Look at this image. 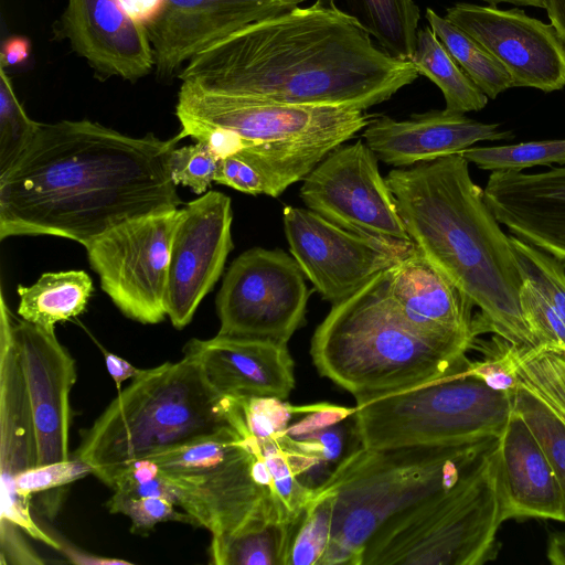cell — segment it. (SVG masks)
I'll return each instance as SVG.
<instances>
[{
  "mask_svg": "<svg viewBox=\"0 0 565 565\" xmlns=\"http://www.w3.org/2000/svg\"><path fill=\"white\" fill-rule=\"evenodd\" d=\"M182 138L132 137L87 119L40 124L0 175V239L49 235L85 247L126 221L178 209L169 161Z\"/></svg>",
  "mask_w": 565,
  "mask_h": 565,
  "instance_id": "obj_1",
  "label": "cell"
},
{
  "mask_svg": "<svg viewBox=\"0 0 565 565\" xmlns=\"http://www.w3.org/2000/svg\"><path fill=\"white\" fill-rule=\"evenodd\" d=\"M418 75L329 0H316L218 40L178 77L224 95L366 110Z\"/></svg>",
  "mask_w": 565,
  "mask_h": 565,
  "instance_id": "obj_2",
  "label": "cell"
},
{
  "mask_svg": "<svg viewBox=\"0 0 565 565\" xmlns=\"http://www.w3.org/2000/svg\"><path fill=\"white\" fill-rule=\"evenodd\" d=\"M461 153L385 177L419 253L479 308L484 333L540 348L520 303L522 278L505 235Z\"/></svg>",
  "mask_w": 565,
  "mask_h": 565,
  "instance_id": "obj_3",
  "label": "cell"
},
{
  "mask_svg": "<svg viewBox=\"0 0 565 565\" xmlns=\"http://www.w3.org/2000/svg\"><path fill=\"white\" fill-rule=\"evenodd\" d=\"M232 398L217 393L188 354L142 370L82 434L74 457L107 487L136 460L231 424Z\"/></svg>",
  "mask_w": 565,
  "mask_h": 565,
  "instance_id": "obj_4",
  "label": "cell"
},
{
  "mask_svg": "<svg viewBox=\"0 0 565 565\" xmlns=\"http://www.w3.org/2000/svg\"><path fill=\"white\" fill-rule=\"evenodd\" d=\"M390 274L391 268L332 305L311 339L319 374L355 403L457 374L470 362L428 343L399 319L388 295Z\"/></svg>",
  "mask_w": 565,
  "mask_h": 565,
  "instance_id": "obj_5",
  "label": "cell"
},
{
  "mask_svg": "<svg viewBox=\"0 0 565 565\" xmlns=\"http://www.w3.org/2000/svg\"><path fill=\"white\" fill-rule=\"evenodd\" d=\"M498 438L457 446L358 449L316 487L333 497L324 565H362L366 544L392 516L458 482Z\"/></svg>",
  "mask_w": 565,
  "mask_h": 565,
  "instance_id": "obj_6",
  "label": "cell"
},
{
  "mask_svg": "<svg viewBox=\"0 0 565 565\" xmlns=\"http://www.w3.org/2000/svg\"><path fill=\"white\" fill-rule=\"evenodd\" d=\"M503 522L495 443L452 487L388 519L362 565H481L495 558Z\"/></svg>",
  "mask_w": 565,
  "mask_h": 565,
  "instance_id": "obj_7",
  "label": "cell"
},
{
  "mask_svg": "<svg viewBox=\"0 0 565 565\" xmlns=\"http://www.w3.org/2000/svg\"><path fill=\"white\" fill-rule=\"evenodd\" d=\"M236 451L218 466L186 478H167L175 504L211 533L210 558L233 537L269 524L294 525L315 488L294 472L277 438L258 439L241 424Z\"/></svg>",
  "mask_w": 565,
  "mask_h": 565,
  "instance_id": "obj_8",
  "label": "cell"
},
{
  "mask_svg": "<svg viewBox=\"0 0 565 565\" xmlns=\"http://www.w3.org/2000/svg\"><path fill=\"white\" fill-rule=\"evenodd\" d=\"M512 411V395L459 372L355 403L352 417L365 448L457 446L498 438Z\"/></svg>",
  "mask_w": 565,
  "mask_h": 565,
  "instance_id": "obj_9",
  "label": "cell"
},
{
  "mask_svg": "<svg viewBox=\"0 0 565 565\" xmlns=\"http://www.w3.org/2000/svg\"><path fill=\"white\" fill-rule=\"evenodd\" d=\"M175 115L183 138L220 130L237 137L243 147L331 138L345 142L371 120L365 110L358 108L224 95L190 82L180 86Z\"/></svg>",
  "mask_w": 565,
  "mask_h": 565,
  "instance_id": "obj_10",
  "label": "cell"
},
{
  "mask_svg": "<svg viewBox=\"0 0 565 565\" xmlns=\"http://www.w3.org/2000/svg\"><path fill=\"white\" fill-rule=\"evenodd\" d=\"M310 294L292 256L247 249L233 260L217 292V334L288 343L306 322Z\"/></svg>",
  "mask_w": 565,
  "mask_h": 565,
  "instance_id": "obj_11",
  "label": "cell"
},
{
  "mask_svg": "<svg viewBox=\"0 0 565 565\" xmlns=\"http://www.w3.org/2000/svg\"><path fill=\"white\" fill-rule=\"evenodd\" d=\"M179 207L126 221L85 248L102 289L129 319L145 324L167 316L166 290Z\"/></svg>",
  "mask_w": 565,
  "mask_h": 565,
  "instance_id": "obj_12",
  "label": "cell"
},
{
  "mask_svg": "<svg viewBox=\"0 0 565 565\" xmlns=\"http://www.w3.org/2000/svg\"><path fill=\"white\" fill-rule=\"evenodd\" d=\"M282 223L291 256L331 305L348 299L415 249L412 241L348 231L308 207L286 205Z\"/></svg>",
  "mask_w": 565,
  "mask_h": 565,
  "instance_id": "obj_13",
  "label": "cell"
},
{
  "mask_svg": "<svg viewBox=\"0 0 565 565\" xmlns=\"http://www.w3.org/2000/svg\"><path fill=\"white\" fill-rule=\"evenodd\" d=\"M377 161L360 139L341 145L303 178L300 198L309 210L348 231L412 241Z\"/></svg>",
  "mask_w": 565,
  "mask_h": 565,
  "instance_id": "obj_14",
  "label": "cell"
},
{
  "mask_svg": "<svg viewBox=\"0 0 565 565\" xmlns=\"http://www.w3.org/2000/svg\"><path fill=\"white\" fill-rule=\"evenodd\" d=\"M232 203L209 190L179 209L166 290V312L172 326H188L203 298L221 277L233 249Z\"/></svg>",
  "mask_w": 565,
  "mask_h": 565,
  "instance_id": "obj_15",
  "label": "cell"
},
{
  "mask_svg": "<svg viewBox=\"0 0 565 565\" xmlns=\"http://www.w3.org/2000/svg\"><path fill=\"white\" fill-rule=\"evenodd\" d=\"M446 19L487 49L508 71L514 87L544 93L565 86V46L552 24L521 9L458 2Z\"/></svg>",
  "mask_w": 565,
  "mask_h": 565,
  "instance_id": "obj_16",
  "label": "cell"
},
{
  "mask_svg": "<svg viewBox=\"0 0 565 565\" xmlns=\"http://www.w3.org/2000/svg\"><path fill=\"white\" fill-rule=\"evenodd\" d=\"M388 295L399 319L444 351L465 356L483 334L473 302L416 246L391 268Z\"/></svg>",
  "mask_w": 565,
  "mask_h": 565,
  "instance_id": "obj_17",
  "label": "cell"
},
{
  "mask_svg": "<svg viewBox=\"0 0 565 565\" xmlns=\"http://www.w3.org/2000/svg\"><path fill=\"white\" fill-rule=\"evenodd\" d=\"M10 331L32 409L36 466L67 460L75 361L57 340L55 330L12 317Z\"/></svg>",
  "mask_w": 565,
  "mask_h": 565,
  "instance_id": "obj_18",
  "label": "cell"
},
{
  "mask_svg": "<svg viewBox=\"0 0 565 565\" xmlns=\"http://www.w3.org/2000/svg\"><path fill=\"white\" fill-rule=\"evenodd\" d=\"M303 0H162L145 23L154 70L172 77L201 51L254 22L290 11Z\"/></svg>",
  "mask_w": 565,
  "mask_h": 565,
  "instance_id": "obj_19",
  "label": "cell"
},
{
  "mask_svg": "<svg viewBox=\"0 0 565 565\" xmlns=\"http://www.w3.org/2000/svg\"><path fill=\"white\" fill-rule=\"evenodd\" d=\"M60 33L99 78L135 82L154 68L148 31L121 0H67Z\"/></svg>",
  "mask_w": 565,
  "mask_h": 565,
  "instance_id": "obj_20",
  "label": "cell"
},
{
  "mask_svg": "<svg viewBox=\"0 0 565 565\" xmlns=\"http://www.w3.org/2000/svg\"><path fill=\"white\" fill-rule=\"evenodd\" d=\"M287 344L216 334L207 340H190L184 354L198 361L207 383L221 395L287 399L296 383Z\"/></svg>",
  "mask_w": 565,
  "mask_h": 565,
  "instance_id": "obj_21",
  "label": "cell"
},
{
  "mask_svg": "<svg viewBox=\"0 0 565 565\" xmlns=\"http://www.w3.org/2000/svg\"><path fill=\"white\" fill-rule=\"evenodd\" d=\"M12 315L1 297L0 322V522L31 530V501L20 497L14 478L38 465L36 438L29 393L11 338Z\"/></svg>",
  "mask_w": 565,
  "mask_h": 565,
  "instance_id": "obj_22",
  "label": "cell"
},
{
  "mask_svg": "<svg viewBox=\"0 0 565 565\" xmlns=\"http://www.w3.org/2000/svg\"><path fill=\"white\" fill-rule=\"evenodd\" d=\"M483 198L511 234L565 264V166L539 173L492 171Z\"/></svg>",
  "mask_w": 565,
  "mask_h": 565,
  "instance_id": "obj_23",
  "label": "cell"
},
{
  "mask_svg": "<svg viewBox=\"0 0 565 565\" xmlns=\"http://www.w3.org/2000/svg\"><path fill=\"white\" fill-rule=\"evenodd\" d=\"M363 137L379 160L395 168L458 154L479 141L514 138L498 124H484L447 109L413 114L403 120L375 117L364 128Z\"/></svg>",
  "mask_w": 565,
  "mask_h": 565,
  "instance_id": "obj_24",
  "label": "cell"
},
{
  "mask_svg": "<svg viewBox=\"0 0 565 565\" xmlns=\"http://www.w3.org/2000/svg\"><path fill=\"white\" fill-rule=\"evenodd\" d=\"M504 520L542 518L563 522L557 476L537 439L514 411L497 439Z\"/></svg>",
  "mask_w": 565,
  "mask_h": 565,
  "instance_id": "obj_25",
  "label": "cell"
},
{
  "mask_svg": "<svg viewBox=\"0 0 565 565\" xmlns=\"http://www.w3.org/2000/svg\"><path fill=\"white\" fill-rule=\"evenodd\" d=\"M513 353L519 377L513 411L524 419L557 476L565 522V356L515 344Z\"/></svg>",
  "mask_w": 565,
  "mask_h": 565,
  "instance_id": "obj_26",
  "label": "cell"
},
{
  "mask_svg": "<svg viewBox=\"0 0 565 565\" xmlns=\"http://www.w3.org/2000/svg\"><path fill=\"white\" fill-rule=\"evenodd\" d=\"M341 139H320L288 143H249L220 159L215 183L236 191L277 198L303 178Z\"/></svg>",
  "mask_w": 565,
  "mask_h": 565,
  "instance_id": "obj_27",
  "label": "cell"
},
{
  "mask_svg": "<svg viewBox=\"0 0 565 565\" xmlns=\"http://www.w3.org/2000/svg\"><path fill=\"white\" fill-rule=\"evenodd\" d=\"M522 278L520 303L537 347L565 356V264L510 235Z\"/></svg>",
  "mask_w": 565,
  "mask_h": 565,
  "instance_id": "obj_28",
  "label": "cell"
},
{
  "mask_svg": "<svg viewBox=\"0 0 565 565\" xmlns=\"http://www.w3.org/2000/svg\"><path fill=\"white\" fill-rule=\"evenodd\" d=\"M93 281L84 270L44 273L30 286L19 285L18 315L21 319L55 330L86 309L93 292Z\"/></svg>",
  "mask_w": 565,
  "mask_h": 565,
  "instance_id": "obj_29",
  "label": "cell"
},
{
  "mask_svg": "<svg viewBox=\"0 0 565 565\" xmlns=\"http://www.w3.org/2000/svg\"><path fill=\"white\" fill-rule=\"evenodd\" d=\"M329 1L353 19L386 54L411 62L420 19L414 0Z\"/></svg>",
  "mask_w": 565,
  "mask_h": 565,
  "instance_id": "obj_30",
  "label": "cell"
},
{
  "mask_svg": "<svg viewBox=\"0 0 565 565\" xmlns=\"http://www.w3.org/2000/svg\"><path fill=\"white\" fill-rule=\"evenodd\" d=\"M411 62L419 73L441 90L447 110L457 113L479 111L488 97L458 65L430 26L418 29Z\"/></svg>",
  "mask_w": 565,
  "mask_h": 565,
  "instance_id": "obj_31",
  "label": "cell"
},
{
  "mask_svg": "<svg viewBox=\"0 0 565 565\" xmlns=\"http://www.w3.org/2000/svg\"><path fill=\"white\" fill-rule=\"evenodd\" d=\"M425 18L458 65L488 98L494 99L514 87L504 66L478 41L431 8L426 9Z\"/></svg>",
  "mask_w": 565,
  "mask_h": 565,
  "instance_id": "obj_32",
  "label": "cell"
},
{
  "mask_svg": "<svg viewBox=\"0 0 565 565\" xmlns=\"http://www.w3.org/2000/svg\"><path fill=\"white\" fill-rule=\"evenodd\" d=\"M242 438V430L230 424L216 433L147 458L153 460L168 477H192L225 461L239 447Z\"/></svg>",
  "mask_w": 565,
  "mask_h": 565,
  "instance_id": "obj_33",
  "label": "cell"
},
{
  "mask_svg": "<svg viewBox=\"0 0 565 565\" xmlns=\"http://www.w3.org/2000/svg\"><path fill=\"white\" fill-rule=\"evenodd\" d=\"M296 524V523H295ZM294 525L269 524L231 539L210 563L216 565H287Z\"/></svg>",
  "mask_w": 565,
  "mask_h": 565,
  "instance_id": "obj_34",
  "label": "cell"
},
{
  "mask_svg": "<svg viewBox=\"0 0 565 565\" xmlns=\"http://www.w3.org/2000/svg\"><path fill=\"white\" fill-rule=\"evenodd\" d=\"M333 497L315 488L295 524L287 565H324L331 540Z\"/></svg>",
  "mask_w": 565,
  "mask_h": 565,
  "instance_id": "obj_35",
  "label": "cell"
},
{
  "mask_svg": "<svg viewBox=\"0 0 565 565\" xmlns=\"http://www.w3.org/2000/svg\"><path fill=\"white\" fill-rule=\"evenodd\" d=\"M468 162L489 171H522L534 166H565V139L527 141L508 146L470 147L461 152Z\"/></svg>",
  "mask_w": 565,
  "mask_h": 565,
  "instance_id": "obj_36",
  "label": "cell"
},
{
  "mask_svg": "<svg viewBox=\"0 0 565 565\" xmlns=\"http://www.w3.org/2000/svg\"><path fill=\"white\" fill-rule=\"evenodd\" d=\"M39 128L40 122L26 115L9 75L0 65V175L26 150Z\"/></svg>",
  "mask_w": 565,
  "mask_h": 565,
  "instance_id": "obj_37",
  "label": "cell"
},
{
  "mask_svg": "<svg viewBox=\"0 0 565 565\" xmlns=\"http://www.w3.org/2000/svg\"><path fill=\"white\" fill-rule=\"evenodd\" d=\"M340 424L303 436L291 437L284 433L276 437L294 472L305 484L308 486V476L315 470L339 460L343 448Z\"/></svg>",
  "mask_w": 565,
  "mask_h": 565,
  "instance_id": "obj_38",
  "label": "cell"
},
{
  "mask_svg": "<svg viewBox=\"0 0 565 565\" xmlns=\"http://www.w3.org/2000/svg\"><path fill=\"white\" fill-rule=\"evenodd\" d=\"M238 404L244 426L258 439H271L282 435L297 414L306 405L295 406L277 397H234Z\"/></svg>",
  "mask_w": 565,
  "mask_h": 565,
  "instance_id": "obj_39",
  "label": "cell"
},
{
  "mask_svg": "<svg viewBox=\"0 0 565 565\" xmlns=\"http://www.w3.org/2000/svg\"><path fill=\"white\" fill-rule=\"evenodd\" d=\"M220 158L203 142L177 147L170 156V175L175 185L204 194L215 181Z\"/></svg>",
  "mask_w": 565,
  "mask_h": 565,
  "instance_id": "obj_40",
  "label": "cell"
},
{
  "mask_svg": "<svg viewBox=\"0 0 565 565\" xmlns=\"http://www.w3.org/2000/svg\"><path fill=\"white\" fill-rule=\"evenodd\" d=\"M93 470L84 460L71 457L67 460L35 466L14 478L17 493L31 500L32 494L57 489L84 478Z\"/></svg>",
  "mask_w": 565,
  "mask_h": 565,
  "instance_id": "obj_41",
  "label": "cell"
},
{
  "mask_svg": "<svg viewBox=\"0 0 565 565\" xmlns=\"http://www.w3.org/2000/svg\"><path fill=\"white\" fill-rule=\"evenodd\" d=\"M175 504L163 497H143L127 500L115 507L110 513H121L131 521V530L145 532L154 525L168 521L192 524L191 518L184 512H178Z\"/></svg>",
  "mask_w": 565,
  "mask_h": 565,
  "instance_id": "obj_42",
  "label": "cell"
},
{
  "mask_svg": "<svg viewBox=\"0 0 565 565\" xmlns=\"http://www.w3.org/2000/svg\"><path fill=\"white\" fill-rule=\"evenodd\" d=\"M354 413V407H343L328 403L306 405L299 420L288 426L285 434L298 437L340 424Z\"/></svg>",
  "mask_w": 565,
  "mask_h": 565,
  "instance_id": "obj_43",
  "label": "cell"
},
{
  "mask_svg": "<svg viewBox=\"0 0 565 565\" xmlns=\"http://www.w3.org/2000/svg\"><path fill=\"white\" fill-rule=\"evenodd\" d=\"M21 529L14 525L0 526L1 564H43L26 543Z\"/></svg>",
  "mask_w": 565,
  "mask_h": 565,
  "instance_id": "obj_44",
  "label": "cell"
},
{
  "mask_svg": "<svg viewBox=\"0 0 565 565\" xmlns=\"http://www.w3.org/2000/svg\"><path fill=\"white\" fill-rule=\"evenodd\" d=\"M104 356L107 371L116 383L118 391H120L122 382L137 377L142 371L114 353L105 352Z\"/></svg>",
  "mask_w": 565,
  "mask_h": 565,
  "instance_id": "obj_45",
  "label": "cell"
},
{
  "mask_svg": "<svg viewBox=\"0 0 565 565\" xmlns=\"http://www.w3.org/2000/svg\"><path fill=\"white\" fill-rule=\"evenodd\" d=\"M28 43L22 39H13L3 46L0 56L2 67L11 66L24 61L28 57Z\"/></svg>",
  "mask_w": 565,
  "mask_h": 565,
  "instance_id": "obj_46",
  "label": "cell"
},
{
  "mask_svg": "<svg viewBox=\"0 0 565 565\" xmlns=\"http://www.w3.org/2000/svg\"><path fill=\"white\" fill-rule=\"evenodd\" d=\"M64 551V554L68 558L70 562L74 564H82V565H109V564H130L127 561L113 558V557H104V556H96L87 553H83L77 550H73L71 547L62 548Z\"/></svg>",
  "mask_w": 565,
  "mask_h": 565,
  "instance_id": "obj_47",
  "label": "cell"
},
{
  "mask_svg": "<svg viewBox=\"0 0 565 565\" xmlns=\"http://www.w3.org/2000/svg\"><path fill=\"white\" fill-rule=\"evenodd\" d=\"M545 10L552 26L565 46V0H546Z\"/></svg>",
  "mask_w": 565,
  "mask_h": 565,
  "instance_id": "obj_48",
  "label": "cell"
},
{
  "mask_svg": "<svg viewBox=\"0 0 565 565\" xmlns=\"http://www.w3.org/2000/svg\"><path fill=\"white\" fill-rule=\"evenodd\" d=\"M546 556L553 565H565V532L550 535Z\"/></svg>",
  "mask_w": 565,
  "mask_h": 565,
  "instance_id": "obj_49",
  "label": "cell"
},
{
  "mask_svg": "<svg viewBox=\"0 0 565 565\" xmlns=\"http://www.w3.org/2000/svg\"><path fill=\"white\" fill-rule=\"evenodd\" d=\"M487 2L489 6L495 7L499 3H511L515 6L523 7H536V8H546V0H481Z\"/></svg>",
  "mask_w": 565,
  "mask_h": 565,
  "instance_id": "obj_50",
  "label": "cell"
}]
</instances>
